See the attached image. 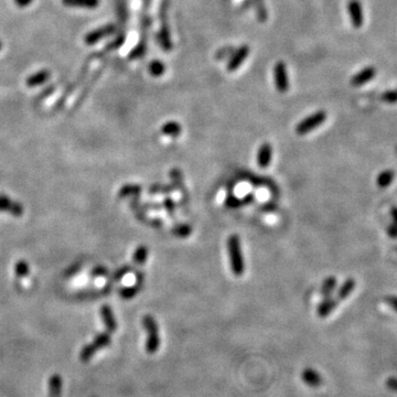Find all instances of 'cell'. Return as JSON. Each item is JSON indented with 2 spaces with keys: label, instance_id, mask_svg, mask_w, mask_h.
<instances>
[{
  "label": "cell",
  "instance_id": "d6986e66",
  "mask_svg": "<svg viewBox=\"0 0 397 397\" xmlns=\"http://www.w3.org/2000/svg\"><path fill=\"white\" fill-rule=\"evenodd\" d=\"M337 286H338L337 278L332 276L326 278L320 288V294L323 298L331 297V294L333 293L335 288H337Z\"/></svg>",
  "mask_w": 397,
  "mask_h": 397
},
{
  "label": "cell",
  "instance_id": "4fadbf2b",
  "mask_svg": "<svg viewBox=\"0 0 397 397\" xmlns=\"http://www.w3.org/2000/svg\"><path fill=\"white\" fill-rule=\"evenodd\" d=\"M101 316L108 332H115L117 330V322L115 317H114L112 308L107 305H104L101 308Z\"/></svg>",
  "mask_w": 397,
  "mask_h": 397
},
{
  "label": "cell",
  "instance_id": "7402d4cb",
  "mask_svg": "<svg viewBox=\"0 0 397 397\" xmlns=\"http://www.w3.org/2000/svg\"><path fill=\"white\" fill-rule=\"evenodd\" d=\"M142 287V282H136V284L133 286H129V287H124L120 290V294L122 299H132V298L136 297L138 293L140 292V289Z\"/></svg>",
  "mask_w": 397,
  "mask_h": 397
},
{
  "label": "cell",
  "instance_id": "d4e9b609",
  "mask_svg": "<svg viewBox=\"0 0 397 397\" xmlns=\"http://www.w3.org/2000/svg\"><path fill=\"white\" fill-rule=\"evenodd\" d=\"M171 233H173L174 236L180 237V239H186V237L192 234V227L189 224H179L173 227Z\"/></svg>",
  "mask_w": 397,
  "mask_h": 397
},
{
  "label": "cell",
  "instance_id": "5bb4252c",
  "mask_svg": "<svg viewBox=\"0 0 397 397\" xmlns=\"http://www.w3.org/2000/svg\"><path fill=\"white\" fill-rule=\"evenodd\" d=\"M339 305V300L334 299L332 297L325 298V300L319 304L317 308V313L320 318H326L332 312V311L337 308Z\"/></svg>",
  "mask_w": 397,
  "mask_h": 397
},
{
  "label": "cell",
  "instance_id": "836d02e7",
  "mask_svg": "<svg viewBox=\"0 0 397 397\" xmlns=\"http://www.w3.org/2000/svg\"><path fill=\"white\" fill-rule=\"evenodd\" d=\"M385 385L388 390L397 393V378H388L385 382Z\"/></svg>",
  "mask_w": 397,
  "mask_h": 397
},
{
  "label": "cell",
  "instance_id": "f1b7e54d",
  "mask_svg": "<svg viewBox=\"0 0 397 397\" xmlns=\"http://www.w3.org/2000/svg\"><path fill=\"white\" fill-rule=\"evenodd\" d=\"M162 208H165L167 211V213L169 216H173L175 213V208H177V206H175V202L173 198H170V196H167V198L163 199L162 201Z\"/></svg>",
  "mask_w": 397,
  "mask_h": 397
},
{
  "label": "cell",
  "instance_id": "30bf717a",
  "mask_svg": "<svg viewBox=\"0 0 397 397\" xmlns=\"http://www.w3.org/2000/svg\"><path fill=\"white\" fill-rule=\"evenodd\" d=\"M248 54H249V48L247 46L241 47L239 50L234 53V55L232 56L231 60L228 61V63H227L228 71L233 72V71H235V69H239L241 65L243 64L244 60L247 58Z\"/></svg>",
  "mask_w": 397,
  "mask_h": 397
},
{
  "label": "cell",
  "instance_id": "ffe728a7",
  "mask_svg": "<svg viewBox=\"0 0 397 397\" xmlns=\"http://www.w3.org/2000/svg\"><path fill=\"white\" fill-rule=\"evenodd\" d=\"M142 192V188L138 184H126L121 188L118 192L120 198H127V196H138Z\"/></svg>",
  "mask_w": 397,
  "mask_h": 397
},
{
  "label": "cell",
  "instance_id": "4dcf8cb0",
  "mask_svg": "<svg viewBox=\"0 0 397 397\" xmlns=\"http://www.w3.org/2000/svg\"><path fill=\"white\" fill-rule=\"evenodd\" d=\"M382 101L386 102V103L394 104L397 103V91H386L382 94Z\"/></svg>",
  "mask_w": 397,
  "mask_h": 397
},
{
  "label": "cell",
  "instance_id": "4316f807",
  "mask_svg": "<svg viewBox=\"0 0 397 397\" xmlns=\"http://www.w3.org/2000/svg\"><path fill=\"white\" fill-rule=\"evenodd\" d=\"M165 71H166L165 64H163L161 61L155 60L149 64V73L153 76H155V77L161 76L163 73H165Z\"/></svg>",
  "mask_w": 397,
  "mask_h": 397
},
{
  "label": "cell",
  "instance_id": "2e32d148",
  "mask_svg": "<svg viewBox=\"0 0 397 397\" xmlns=\"http://www.w3.org/2000/svg\"><path fill=\"white\" fill-rule=\"evenodd\" d=\"M62 3L67 7L94 9L100 5V0H62Z\"/></svg>",
  "mask_w": 397,
  "mask_h": 397
},
{
  "label": "cell",
  "instance_id": "ab89813d",
  "mask_svg": "<svg viewBox=\"0 0 397 397\" xmlns=\"http://www.w3.org/2000/svg\"><path fill=\"white\" fill-rule=\"evenodd\" d=\"M149 222L148 224L151 225V226L154 227H159V226H162V221L159 220V219H153V220H148Z\"/></svg>",
  "mask_w": 397,
  "mask_h": 397
},
{
  "label": "cell",
  "instance_id": "5b68a950",
  "mask_svg": "<svg viewBox=\"0 0 397 397\" xmlns=\"http://www.w3.org/2000/svg\"><path fill=\"white\" fill-rule=\"evenodd\" d=\"M274 77H275V85L278 92L286 93L289 88V81L287 74V68L284 62L276 63L274 68Z\"/></svg>",
  "mask_w": 397,
  "mask_h": 397
},
{
  "label": "cell",
  "instance_id": "3957f363",
  "mask_svg": "<svg viewBox=\"0 0 397 397\" xmlns=\"http://www.w3.org/2000/svg\"><path fill=\"white\" fill-rule=\"evenodd\" d=\"M326 121L327 113L323 112V110H318V112L311 114L310 116L306 117L296 126V133L299 136H305V135H308L312 130L320 127Z\"/></svg>",
  "mask_w": 397,
  "mask_h": 397
},
{
  "label": "cell",
  "instance_id": "f35d334b",
  "mask_svg": "<svg viewBox=\"0 0 397 397\" xmlns=\"http://www.w3.org/2000/svg\"><path fill=\"white\" fill-rule=\"evenodd\" d=\"M32 1H34V0H14L15 5L20 7V8L28 7L29 5H31Z\"/></svg>",
  "mask_w": 397,
  "mask_h": 397
},
{
  "label": "cell",
  "instance_id": "74e56055",
  "mask_svg": "<svg viewBox=\"0 0 397 397\" xmlns=\"http://www.w3.org/2000/svg\"><path fill=\"white\" fill-rule=\"evenodd\" d=\"M161 187H162V184H158V183L153 184V186H151V187L149 188V189H148L149 194H151V195H155V194H160Z\"/></svg>",
  "mask_w": 397,
  "mask_h": 397
},
{
  "label": "cell",
  "instance_id": "8992f818",
  "mask_svg": "<svg viewBox=\"0 0 397 397\" xmlns=\"http://www.w3.org/2000/svg\"><path fill=\"white\" fill-rule=\"evenodd\" d=\"M114 32H115V27H114L113 24H107V26H103L98 28V29L88 32V34L85 35L84 41L85 43L88 44V46H93V44H95L98 41L104 39L105 36L113 35Z\"/></svg>",
  "mask_w": 397,
  "mask_h": 397
},
{
  "label": "cell",
  "instance_id": "8d00e7d4",
  "mask_svg": "<svg viewBox=\"0 0 397 397\" xmlns=\"http://www.w3.org/2000/svg\"><path fill=\"white\" fill-rule=\"evenodd\" d=\"M386 304L390 305L393 310L396 311L397 312V296H390V297H386Z\"/></svg>",
  "mask_w": 397,
  "mask_h": 397
},
{
  "label": "cell",
  "instance_id": "277c9868",
  "mask_svg": "<svg viewBox=\"0 0 397 397\" xmlns=\"http://www.w3.org/2000/svg\"><path fill=\"white\" fill-rule=\"evenodd\" d=\"M109 343H110L109 334L106 332L100 333L95 338V340H94V341L91 343V345L83 347V350H82L81 352V360L84 362L88 361V360L91 359L94 354H95L96 351L109 345Z\"/></svg>",
  "mask_w": 397,
  "mask_h": 397
},
{
  "label": "cell",
  "instance_id": "7c38bea8",
  "mask_svg": "<svg viewBox=\"0 0 397 397\" xmlns=\"http://www.w3.org/2000/svg\"><path fill=\"white\" fill-rule=\"evenodd\" d=\"M376 75V69L374 68H365L363 69L362 71H360L358 74H355L351 80V84L353 86H361V85L367 83L371 80L374 79V76Z\"/></svg>",
  "mask_w": 397,
  "mask_h": 397
},
{
  "label": "cell",
  "instance_id": "f546056e",
  "mask_svg": "<svg viewBox=\"0 0 397 397\" xmlns=\"http://www.w3.org/2000/svg\"><path fill=\"white\" fill-rule=\"evenodd\" d=\"M159 41H160L161 46L163 49H166V50H170L171 49V41H170V36H169V32H168L166 29H162V31L160 32V35H159Z\"/></svg>",
  "mask_w": 397,
  "mask_h": 397
},
{
  "label": "cell",
  "instance_id": "8fae6325",
  "mask_svg": "<svg viewBox=\"0 0 397 397\" xmlns=\"http://www.w3.org/2000/svg\"><path fill=\"white\" fill-rule=\"evenodd\" d=\"M301 378L302 380L307 384L308 386L311 387H319L322 385L323 383V379L321 374L317 372L316 370H313V368H310V367H307L304 370L301 374Z\"/></svg>",
  "mask_w": 397,
  "mask_h": 397
},
{
  "label": "cell",
  "instance_id": "ba28073f",
  "mask_svg": "<svg viewBox=\"0 0 397 397\" xmlns=\"http://www.w3.org/2000/svg\"><path fill=\"white\" fill-rule=\"evenodd\" d=\"M351 22L355 28H361L364 23V15L361 2L359 0H351L347 5Z\"/></svg>",
  "mask_w": 397,
  "mask_h": 397
},
{
  "label": "cell",
  "instance_id": "cb8c5ba5",
  "mask_svg": "<svg viewBox=\"0 0 397 397\" xmlns=\"http://www.w3.org/2000/svg\"><path fill=\"white\" fill-rule=\"evenodd\" d=\"M170 179L173 180V186L174 187V189H180L183 190V173L182 171L178 169V168H173V169L170 170Z\"/></svg>",
  "mask_w": 397,
  "mask_h": 397
},
{
  "label": "cell",
  "instance_id": "b9f144b4",
  "mask_svg": "<svg viewBox=\"0 0 397 397\" xmlns=\"http://www.w3.org/2000/svg\"><path fill=\"white\" fill-rule=\"evenodd\" d=\"M2 49V43H1V41H0V50H1Z\"/></svg>",
  "mask_w": 397,
  "mask_h": 397
},
{
  "label": "cell",
  "instance_id": "e0dca14e",
  "mask_svg": "<svg viewBox=\"0 0 397 397\" xmlns=\"http://www.w3.org/2000/svg\"><path fill=\"white\" fill-rule=\"evenodd\" d=\"M355 280L353 278H347V279L343 282L341 287L339 288L338 293H337V299L338 300H345L347 297L350 296L355 288Z\"/></svg>",
  "mask_w": 397,
  "mask_h": 397
},
{
  "label": "cell",
  "instance_id": "9a60e30c",
  "mask_svg": "<svg viewBox=\"0 0 397 397\" xmlns=\"http://www.w3.org/2000/svg\"><path fill=\"white\" fill-rule=\"evenodd\" d=\"M51 73L48 69H41V71L35 73V74L30 75L27 79V85L29 87L39 86V85L46 83V82L50 79Z\"/></svg>",
  "mask_w": 397,
  "mask_h": 397
},
{
  "label": "cell",
  "instance_id": "603a6c76",
  "mask_svg": "<svg viewBox=\"0 0 397 397\" xmlns=\"http://www.w3.org/2000/svg\"><path fill=\"white\" fill-rule=\"evenodd\" d=\"M148 248H147L146 245H139V246L136 248V251L134 253V256H133V259H134V263L138 265V266H141L146 263L147 259H148Z\"/></svg>",
  "mask_w": 397,
  "mask_h": 397
},
{
  "label": "cell",
  "instance_id": "52a82bcc",
  "mask_svg": "<svg viewBox=\"0 0 397 397\" xmlns=\"http://www.w3.org/2000/svg\"><path fill=\"white\" fill-rule=\"evenodd\" d=\"M23 207L19 202H16L5 195H0V212H6L12 216L19 218L23 214Z\"/></svg>",
  "mask_w": 397,
  "mask_h": 397
},
{
  "label": "cell",
  "instance_id": "e575fe53",
  "mask_svg": "<svg viewBox=\"0 0 397 397\" xmlns=\"http://www.w3.org/2000/svg\"><path fill=\"white\" fill-rule=\"evenodd\" d=\"M174 190L175 189H174V187L173 186V184H162L161 190H160V194H163V195L171 194Z\"/></svg>",
  "mask_w": 397,
  "mask_h": 397
},
{
  "label": "cell",
  "instance_id": "83f0119b",
  "mask_svg": "<svg viewBox=\"0 0 397 397\" xmlns=\"http://www.w3.org/2000/svg\"><path fill=\"white\" fill-rule=\"evenodd\" d=\"M15 273L20 278L27 277L29 275V265L24 260L17 261V264L15 266Z\"/></svg>",
  "mask_w": 397,
  "mask_h": 397
},
{
  "label": "cell",
  "instance_id": "484cf974",
  "mask_svg": "<svg viewBox=\"0 0 397 397\" xmlns=\"http://www.w3.org/2000/svg\"><path fill=\"white\" fill-rule=\"evenodd\" d=\"M50 396L51 397H60L61 394V387H62V383H61V379L59 375H53L50 379Z\"/></svg>",
  "mask_w": 397,
  "mask_h": 397
},
{
  "label": "cell",
  "instance_id": "d6a6232c",
  "mask_svg": "<svg viewBox=\"0 0 397 397\" xmlns=\"http://www.w3.org/2000/svg\"><path fill=\"white\" fill-rule=\"evenodd\" d=\"M107 275H108V271L105 267H103V266H97V267L94 268L93 271L91 272V276L95 277V278L96 277H105Z\"/></svg>",
  "mask_w": 397,
  "mask_h": 397
},
{
  "label": "cell",
  "instance_id": "6da1fadb",
  "mask_svg": "<svg viewBox=\"0 0 397 397\" xmlns=\"http://www.w3.org/2000/svg\"><path fill=\"white\" fill-rule=\"evenodd\" d=\"M227 253L232 273L241 277L245 272V263L240 236L233 234L227 239Z\"/></svg>",
  "mask_w": 397,
  "mask_h": 397
},
{
  "label": "cell",
  "instance_id": "1f68e13d",
  "mask_svg": "<svg viewBox=\"0 0 397 397\" xmlns=\"http://www.w3.org/2000/svg\"><path fill=\"white\" fill-rule=\"evenodd\" d=\"M130 269H132V268H130V266H124V267L120 268L115 274H114L112 279L113 280H121V278H124L127 275V274L130 272Z\"/></svg>",
  "mask_w": 397,
  "mask_h": 397
},
{
  "label": "cell",
  "instance_id": "ac0fdd59",
  "mask_svg": "<svg viewBox=\"0 0 397 397\" xmlns=\"http://www.w3.org/2000/svg\"><path fill=\"white\" fill-rule=\"evenodd\" d=\"M182 132V127L178 121H167L165 125L161 127V133L168 137H178Z\"/></svg>",
  "mask_w": 397,
  "mask_h": 397
},
{
  "label": "cell",
  "instance_id": "44dd1931",
  "mask_svg": "<svg viewBox=\"0 0 397 397\" xmlns=\"http://www.w3.org/2000/svg\"><path fill=\"white\" fill-rule=\"evenodd\" d=\"M394 178H395L394 171L385 170V171H383V173H380L378 175V179H376V183H378V186L380 188H382V189H385V188L391 186V183L393 182Z\"/></svg>",
  "mask_w": 397,
  "mask_h": 397
},
{
  "label": "cell",
  "instance_id": "9c48e42d",
  "mask_svg": "<svg viewBox=\"0 0 397 397\" xmlns=\"http://www.w3.org/2000/svg\"><path fill=\"white\" fill-rule=\"evenodd\" d=\"M273 158V147L268 142H264L263 145H260L257 151V165L261 169H266L268 168V166L271 165Z\"/></svg>",
  "mask_w": 397,
  "mask_h": 397
},
{
  "label": "cell",
  "instance_id": "60d3db41",
  "mask_svg": "<svg viewBox=\"0 0 397 397\" xmlns=\"http://www.w3.org/2000/svg\"><path fill=\"white\" fill-rule=\"evenodd\" d=\"M391 215L393 218V221H394V223L397 224V207H393L391 208Z\"/></svg>",
  "mask_w": 397,
  "mask_h": 397
},
{
  "label": "cell",
  "instance_id": "7a4b0ae2",
  "mask_svg": "<svg viewBox=\"0 0 397 397\" xmlns=\"http://www.w3.org/2000/svg\"><path fill=\"white\" fill-rule=\"evenodd\" d=\"M142 326L147 332V341H146V351L149 354H155L160 347V335H159V327L157 321L155 320L153 316H147L142 319Z\"/></svg>",
  "mask_w": 397,
  "mask_h": 397
},
{
  "label": "cell",
  "instance_id": "d590c367",
  "mask_svg": "<svg viewBox=\"0 0 397 397\" xmlns=\"http://www.w3.org/2000/svg\"><path fill=\"white\" fill-rule=\"evenodd\" d=\"M387 234L390 235L392 239H397V224L393 223L387 227Z\"/></svg>",
  "mask_w": 397,
  "mask_h": 397
}]
</instances>
